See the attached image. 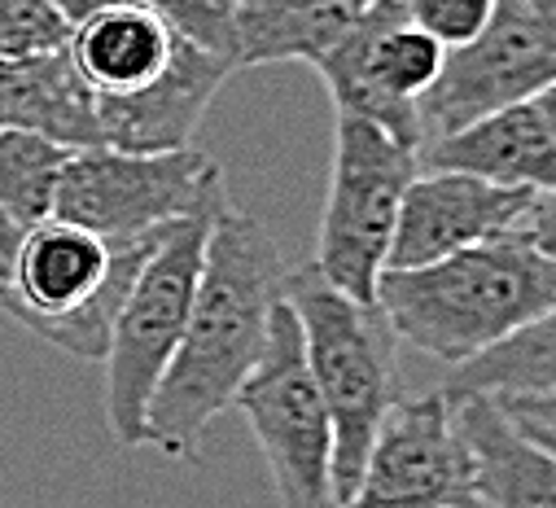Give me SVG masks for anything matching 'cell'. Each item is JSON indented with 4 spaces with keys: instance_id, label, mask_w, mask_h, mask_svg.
Here are the masks:
<instances>
[{
    "instance_id": "6da1fadb",
    "label": "cell",
    "mask_w": 556,
    "mask_h": 508,
    "mask_svg": "<svg viewBox=\"0 0 556 508\" xmlns=\"http://www.w3.org/2000/svg\"><path fill=\"white\" fill-rule=\"evenodd\" d=\"M281 285L286 264L267 228L224 206L206 237L189 325L150 404V447L172 460H198L206 426L232 408L267 346Z\"/></svg>"
},
{
    "instance_id": "7a4b0ae2",
    "label": "cell",
    "mask_w": 556,
    "mask_h": 508,
    "mask_svg": "<svg viewBox=\"0 0 556 508\" xmlns=\"http://www.w3.org/2000/svg\"><path fill=\"white\" fill-rule=\"evenodd\" d=\"M377 307L399 342L452 368L556 307V259L508 228L426 268L381 272Z\"/></svg>"
},
{
    "instance_id": "3957f363",
    "label": "cell",
    "mask_w": 556,
    "mask_h": 508,
    "mask_svg": "<svg viewBox=\"0 0 556 508\" xmlns=\"http://www.w3.org/2000/svg\"><path fill=\"white\" fill-rule=\"evenodd\" d=\"M167 228L105 241L62 215H45L14 245L0 281V312L75 359H105L127 290Z\"/></svg>"
},
{
    "instance_id": "277c9868",
    "label": "cell",
    "mask_w": 556,
    "mask_h": 508,
    "mask_svg": "<svg viewBox=\"0 0 556 508\" xmlns=\"http://www.w3.org/2000/svg\"><path fill=\"white\" fill-rule=\"evenodd\" d=\"M281 294L290 299L303 325L307 364L333 417V491L342 508L364 473L381 417L399 399V372H394L399 338L390 333L377 303H359L342 294L316 268L286 272Z\"/></svg>"
},
{
    "instance_id": "5b68a950",
    "label": "cell",
    "mask_w": 556,
    "mask_h": 508,
    "mask_svg": "<svg viewBox=\"0 0 556 508\" xmlns=\"http://www.w3.org/2000/svg\"><path fill=\"white\" fill-rule=\"evenodd\" d=\"M219 211L185 215L167 228L114 320L105 346V417L123 447H150V404L189 325L206 237Z\"/></svg>"
},
{
    "instance_id": "8992f818",
    "label": "cell",
    "mask_w": 556,
    "mask_h": 508,
    "mask_svg": "<svg viewBox=\"0 0 556 508\" xmlns=\"http://www.w3.org/2000/svg\"><path fill=\"white\" fill-rule=\"evenodd\" d=\"M254 430L281 508H338L333 491V417L312 377L303 325L281 294L271 307L267 346L232 399Z\"/></svg>"
},
{
    "instance_id": "52a82bcc",
    "label": "cell",
    "mask_w": 556,
    "mask_h": 508,
    "mask_svg": "<svg viewBox=\"0 0 556 508\" xmlns=\"http://www.w3.org/2000/svg\"><path fill=\"white\" fill-rule=\"evenodd\" d=\"M416 172H421L416 167V150L399 145L386 127L351 110H338L329 198L312 264L329 285H338L359 303H377V281L386 272L399 202Z\"/></svg>"
},
{
    "instance_id": "ba28073f",
    "label": "cell",
    "mask_w": 556,
    "mask_h": 508,
    "mask_svg": "<svg viewBox=\"0 0 556 508\" xmlns=\"http://www.w3.org/2000/svg\"><path fill=\"white\" fill-rule=\"evenodd\" d=\"M224 202V167L193 145L154 154L92 145L71 150L53 193V215L118 241L159 232L185 215L219 211Z\"/></svg>"
},
{
    "instance_id": "9c48e42d",
    "label": "cell",
    "mask_w": 556,
    "mask_h": 508,
    "mask_svg": "<svg viewBox=\"0 0 556 508\" xmlns=\"http://www.w3.org/2000/svg\"><path fill=\"white\" fill-rule=\"evenodd\" d=\"M447 62V49L412 27L403 14V0H377V5L329 49L316 71L333 97V110H351L407 145L421 150V118L416 101L430 92Z\"/></svg>"
},
{
    "instance_id": "30bf717a",
    "label": "cell",
    "mask_w": 556,
    "mask_h": 508,
    "mask_svg": "<svg viewBox=\"0 0 556 508\" xmlns=\"http://www.w3.org/2000/svg\"><path fill=\"white\" fill-rule=\"evenodd\" d=\"M547 84H556V40L547 36L543 18L530 0H495V14L482 36L447 49L439 79L416 101L421 145L491 110L530 101Z\"/></svg>"
},
{
    "instance_id": "8fae6325",
    "label": "cell",
    "mask_w": 556,
    "mask_h": 508,
    "mask_svg": "<svg viewBox=\"0 0 556 508\" xmlns=\"http://www.w3.org/2000/svg\"><path fill=\"white\" fill-rule=\"evenodd\" d=\"M473 499V452L460 434L456 404L434 391L390 404L342 508H465Z\"/></svg>"
},
{
    "instance_id": "7c38bea8",
    "label": "cell",
    "mask_w": 556,
    "mask_h": 508,
    "mask_svg": "<svg viewBox=\"0 0 556 508\" xmlns=\"http://www.w3.org/2000/svg\"><path fill=\"white\" fill-rule=\"evenodd\" d=\"M530 202V189H504L469 172H416L399 202L386 272L426 268L456 250L521 228Z\"/></svg>"
},
{
    "instance_id": "4fadbf2b",
    "label": "cell",
    "mask_w": 556,
    "mask_h": 508,
    "mask_svg": "<svg viewBox=\"0 0 556 508\" xmlns=\"http://www.w3.org/2000/svg\"><path fill=\"white\" fill-rule=\"evenodd\" d=\"M237 75V62L176 36L172 62L141 88L131 92H101L97 97V123H101V145L114 150H185L193 145L202 114L219 97V88Z\"/></svg>"
},
{
    "instance_id": "5bb4252c",
    "label": "cell",
    "mask_w": 556,
    "mask_h": 508,
    "mask_svg": "<svg viewBox=\"0 0 556 508\" xmlns=\"http://www.w3.org/2000/svg\"><path fill=\"white\" fill-rule=\"evenodd\" d=\"M421 172H469L504 189L547 193L556 189V137L547 132L534 101L491 110L447 137H434L416 150Z\"/></svg>"
},
{
    "instance_id": "9a60e30c",
    "label": "cell",
    "mask_w": 556,
    "mask_h": 508,
    "mask_svg": "<svg viewBox=\"0 0 556 508\" xmlns=\"http://www.w3.org/2000/svg\"><path fill=\"white\" fill-rule=\"evenodd\" d=\"M36 132L66 150L101 145L97 92L71 62L66 45L36 58H0V132Z\"/></svg>"
},
{
    "instance_id": "2e32d148",
    "label": "cell",
    "mask_w": 556,
    "mask_h": 508,
    "mask_svg": "<svg viewBox=\"0 0 556 508\" xmlns=\"http://www.w3.org/2000/svg\"><path fill=\"white\" fill-rule=\"evenodd\" d=\"M473 452L478 499L486 508H556V452L530 439L495 399H452Z\"/></svg>"
},
{
    "instance_id": "e0dca14e",
    "label": "cell",
    "mask_w": 556,
    "mask_h": 508,
    "mask_svg": "<svg viewBox=\"0 0 556 508\" xmlns=\"http://www.w3.org/2000/svg\"><path fill=\"white\" fill-rule=\"evenodd\" d=\"M176 36L163 14L131 5V0H97L88 14L75 18L66 53L88 79V88L101 92H131L150 84L176 49Z\"/></svg>"
},
{
    "instance_id": "ac0fdd59",
    "label": "cell",
    "mask_w": 556,
    "mask_h": 508,
    "mask_svg": "<svg viewBox=\"0 0 556 508\" xmlns=\"http://www.w3.org/2000/svg\"><path fill=\"white\" fill-rule=\"evenodd\" d=\"M377 0H232L237 71L271 62L316 66Z\"/></svg>"
},
{
    "instance_id": "d6986e66",
    "label": "cell",
    "mask_w": 556,
    "mask_h": 508,
    "mask_svg": "<svg viewBox=\"0 0 556 508\" xmlns=\"http://www.w3.org/2000/svg\"><path fill=\"white\" fill-rule=\"evenodd\" d=\"M556 391V307L539 312L495 346L460 359L447 368L443 395L447 399H521V395H552Z\"/></svg>"
},
{
    "instance_id": "ffe728a7",
    "label": "cell",
    "mask_w": 556,
    "mask_h": 508,
    "mask_svg": "<svg viewBox=\"0 0 556 508\" xmlns=\"http://www.w3.org/2000/svg\"><path fill=\"white\" fill-rule=\"evenodd\" d=\"M71 150L36 137V132H0V219H10L14 228H31L45 215H53V193L62 180Z\"/></svg>"
},
{
    "instance_id": "44dd1931",
    "label": "cell",
    "mask_w": 556,
    "mask_h": 508,
    "mask_svg": "<svg viewBox=\"0 0 556 508\" xmlns=\"http://www.w3.org/2000/svg\"><path fill=\"white\" fill-rule=\"evenodd\" d=\"M75 18L58 0H0V58H36L71 40Z\"/></svg>"
},
{
    "instance_id": "7402d4cb",
    "label": "cell",
    "mask_w": 556,
    "mask_h": 508,
    "mask_svg": "<svg viewBox=\"0 0 556 508\" xmlns=\"http://www.w3.org/2000/svg\"><path fill=\"white\" fill-rule=\"evenodd\" d=\"M131 5H146V10L163 14L172 31H180V36H189V40H198V45L237 62V10H232V0H131Z\"/></svg>"
},
{
    "instance_id": "603a6c76",
    "label": "cell",
    "mask_w": 556,
    "mask_h": 508,
    "mask_svg": "<svg viewBox=\"0 0 556 508\" xmlns=\"http://www.w3.org/2000/svg\"><path fill=\"white\" fill-rule=\"evenodd\" d=\"M403 14L412 27L430 31L443 49H460L482 36L495 14V0H403Z\"/></svg>"
},
{
    "instance_id": "cb8c5ba5",
    "label": "cell",
    "mask_w": 556,
    "mask_h": 508,
    "mask_svg": "<svg viewBox=\"0 0 556 508\" xmlns=\"http://www.w3.org/2000/svg\"><path fill=\"white\" fill-rule=\"evenodd\" d=\"M526 434L556 439V391L552 395H521V399H495Z\"/></svg>"
},
{
    "instance_id": "d4e9b609",
    "label": "cell",
    "mask_w": 556,
    "mask_h": 508,
    "mask_svg": "<svg viewBox=\"0 0 556 508\" xmlns=\"http://www.w3.org/2000/svg\"><path fill=\"white\" fill-rule=\"evenodd\" d=\"M521 232H526L539 250H547L552 259H556V189L534 193V202H530V211H526V219H521Z\"/></svg>"
},
{
    "instance_id": "484cf974",
    "label": "cell",
    "mask_w": 556,
    "mask_h": 508,
    "mask_svg": "<svg viewBox=\"0 0 556 508\" xmlns=\"http://www.w3.org/2000/svg\"><path fill=\"white\" fill-rule=\"evenodd\" d=\"M530 101H534V110L543 114V123H547V132L556 137V84H547V88H543L539 97H530Z\"/></svg>"
},
{
    "instance_id": "4316f807",
    "label": "cell",
    "mask_w": 556,
    "mask_h": 508,
    "mask_svg": "<svg viewBox=\"0 0 556 508\" xmlns=\"http://www.w3.org/2000/svg\"><path fill=\"white\" fill-rule=\"evenodd\" d=\"M534 5V14L543 18V27H547V36L556 40V0H530Z\"/></svg>"
},
{
    "instance_id": "83f0119b",
    "label": "cell",
    "mask_w": 556,
    "mask_h": 508,
    "mask_svg": "<svg viewBox=\"0 0 556 508\" xmlns=\"http://www.w3.org/2000/svg\"><path fill=\"white\" fill-rule=\"evenodd\" d=\"M58 5H62L71 18H79V14H88V10H92V0H58Z\"/></svg>"
},
{
    "instance_id": "f1b7e54d",
    "label": "cell",
    "mask_w": 556,
    "mask_h": 508,
    "mask_svg": "<svg viewBox=\"0 0 556 508\" xmlns=\"http://www.w3.org/2000/svg\"><path fill=\"white\" fill-rule=\"evenodd\" d=\"M530 439H539L543 447H552V452H556V439H543V434H530Z\"/></svg>"
},
{
    "instance_id": "f546056e",
    "label": "cell",
    "mask_w": 556,
    "mask_h": 508,
    "mask_svg": "<svg viewBox=\"0 0 556 508\" xmlns=\"http://www.w3.org/2000/svg\"><path fill=\"white\" fill-rule=\"evenodd\" d=\"M465 508H486V504H482V499H473V504H465Z\"/></svg>"
},
{
    "instance_id": "4dcf8cb0",
    "label": "cell",
    "mask_w": 556,
    "mask_h": 508,
    "mask_svg": "<svg viewBox=\"0 0 556 508\" xmlns=\"http://www.w3.org/2000/svg\"><path fill=\"white\" fill-rule=\"evenodd\" d=\"M0 281H5V264H0Z\"/></svg>"
}]
</instances>
